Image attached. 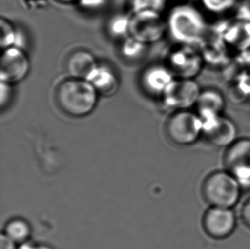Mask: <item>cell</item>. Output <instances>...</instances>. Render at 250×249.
Returning a JSON list of instances; mask_svg holds the SVG:
<instances>
[{"label":"cell","mask_w":250,"mask_h":249,"mask_svg":"<svg viewBox=\"0 0 250 249\" xmlns=\"http://www.w3.org/2000/svg\"><path fill=\"white\" fill-rule=\"evenodd\" d=\"M55 96L62 111L68 116L82 118L94 111L99 94L86 80L68 77L58 84Z\"/></svg>","instance_id":"obj_1"},{"label":"cell","mask_w":250,"mask_h":249,"mask_svg":"<svg viewBox=\"0 0 250 249\" xmlns=\"http://www.w3.org/2000/svg\"><path fill=\"white\" fill-rule=\"evenodd\" d=\"M167 30L179 44L196 46L205 38L207 22L196 7L180 4L172 8L167 20Z\"/></svg>","instance_id":"obj_2"},{"label":"cell","mask_w":250,"mask_h":249,"mask_svg":"<svg viewBox=\"0 0 250 249\" xmlns=\"http://www.w3.org/2000/svg\"><path fill=\"white\" fill-rule=\"evenodd\" d=\"M242 186L227 171L212 173L203 184V194L212 207L232 208L240 200Z\"/></svg>","instance_id":"obj_3"},{"label":"cell","mask_w":250,"mask_h":249,"mask_svg":"<svg viewBox=\"0 0 250 249\" xmlns=\"http://www.w3.org/2000/svg\"><path fill=\"white\" fill-rule=\"evenodd\" d=\"M203 122L197 113L178 110L172 114L166 124V134L174 145L188 146L195 144L203 135Z\"/></svg>","instance_id":"obj_4"},{"label":"cell","mask_w":250,"mask_h":249,"mask_svg":"<svg viewBox=\"0 0 250 249\" xmlns=\"http://www.w3.org/2000/svg\"><path fill=\"white\" fill-rule=\"evenodd\" d=\"M202 55L195 46L179 44L172 49L167 58V67L175 79L195 80L203 68Z\"/></svg>","instance_id":"obj_5"},{"label":"cell","mask_w":250,"mask_h":249,"mask_svg":"<svg viewBox=\"0 0 250 249\" xmlns=\"http://www.w3.org/2000/svg\"><path fill=\"white\" fill-rule=\"evenodd\" d=\"M167 30V21L161 13L140 11L131 15L130 36L144 44L149 45L161 41Z\"/></svg>","instance_id":"obj_6"},{"label":"cell","mask_w":250,"mask_h":249,"mask_svg":"<svg viewBox=\"0 0 250 249\" xmlns=\"http://www.w3.org/2000/svg\"><path fill=\"white\" fill-rule=\"evenodd\" d=\"M202 90L195 80L174 79L163 93L166 107L178 110H187L196 106Z\"/></svg>","instance_id":"obj_7"},{"label":"cell","mask_w":250,"mask_h":249,"mask_svg":"<svg viewBox=\"0 0 250 249\" xmlns=\"http://www.w3.org/2000/svg\"><path fill=\"white\" fill-rule=\"evenodd\" d=\"M30 68V60L22 48L12 46L2 51L0 81L11 84L20 83L27 78Z\"/></svg>","instance_id":"obj_8"},{"label":"cell","mask_w":250,"mask_h":249,"mask_svg":"<svg viewBox=\"0 0 250 249\" xmlns=\"http://www.w3.org/2000/svg\"><path fill=\"white\" fill-rule=\"evenodd\" d=\"M227 172L237 179L242 188L250 187V139L242 138L230 145L225 157Z\"/></svg>","instance_id":"obj_9"},{"label":"cell","mask_w":250,"mask_h":249,"mask_svg":"<svg viewBox=\"0 0 250 249\" xmlns=\"http://www.w3.org/2000/svg\"><path fill=\"white\" fill-rule=\"evenodd\" d=\"M203 122V135L211 145L219 148H229L237 141V128L230 119L223 115Z\"/></svg>","instance_id":"obj_10"},{"label":"cell","mask_w":250,"mask_h":249,"mask_svg":"<svg viewBox=\"0 0 250 249\" xmlns=\"http://www.w3.org/2000/svg\"><path fill=\"white\" fill-rule=\"evenodd\" d=\"M203 227L214 239H225L230 236L237 226V217L231 208L212 207L203 217Z\"/></svg>","instance_id":"obj_11"},{"label":"cell","mask_w":250,"mask_h":249,"mask_svg":"<svg viewBox=\"0 0 250 249\" xmlns=\"http://www.w3.org/2000/svg\"><path fill=\"white\" fill-rule=\"evenodd\" d=\"M174 79L166 65H153L143 72L140 83L149 94L163 96Z\"/></svg>","instance_id":"obj_12"},{"label":"cell","mask_w":250,"mask_h":249,"mask_svg":"<svg viewBox=\"0 0 250 249\" xmlns=\"http://www.w3.org/2000/svg\"><path fill=\"white\" fill-rule=\"evenodd\" d=\"M196 113L202 121L223 115L226 107V98L219 90L208 88L201 91L196 103Z\"/></svg>","instance_id":"obj_13"},{"label":"cell","mask_w":250,"mask_h":249,"mask_svg":"<svg viewBox=\"0 0 250 249\" xmlns=\"http://www.w3.org/2000/svg\"><path fill=\"white\" fill-rule=\"evenodd\" d=\"M99 64L91 51L77 50L68 56L66 68L68 77L87 80Z\"/></svg>","instance_id":"obj_14"},{"label":"cell","mask_w":250,"mask_h":249,"mask_svg":"<svg viewBox=\"0 0 250 249\" xmlns=\"http://www.w3.org/2000/svg\"><path fill=\"white\" fill-rule=\"evenodd\" d=\"M86 81L92 84L98 94L104 97L114 96L120 87L117 74L108 66L98 65Z\"/></svg>","instance_id":"obj_15"},{"label":"cell","mask_w":250,"mask_h":249,"mask_svg":"<svg viewBox=\"0 0 250 249\" xmlns=\"http://www.w3.org/2000/svg\"><path fill=\"white\" fill-rule=\"evenodd\" d=\"M4 235L17 244L25 243L31 235L30 226L23 219H12L7 223L4 228Z\"/></svg>","instance_id":"obj_16"},{"label":"cell","mask_w":250,"mask_h":249,"mask_svg":"<svg viewBox=\"0 0 250 249\" xmlns=\"http://www.w3.org/2000/svg\"><path fill=\"white\" fill-rule=\"evenodd\" d=\"M131 16L121 14L112 17L108 23V31L113 37L125 39L130 36Z\"/></svg>","instance_id":"obj_17"},{"label":"cell","mask_w":250,"mask_h":249,"mask_svg":"<svg viewBox=\"0 0 250 249\" xmlns=\"http://www.w3.org/2000/svg\"><path fill=\"white\" fill-rule=\"evenodd\" d=\"M148 44L137 41L134 38L128 36L123 40L121 46V53L123 58L128 60H136L146 53Z\"/></svg>","instance_id":"obj_18"},{"label":"cell","mask_w":250,"mask_h":249,"mask_svg":"<svg viewBox=\"0 0 250 249\" xmlns=\"http://www.w3.org/2000/svg\"><path fill=\"white\" fill-rule=\"evenodd\" d=\"M0 29H1L0 46L2 51L7 48L17 46L18 32L13 23L5 17H2L0 21Z\"/></svg>","instance_id":"obj_19"},{"label":"cell","mask_w":250,"mask_h":249,"mask_svg":"<svg viewBox=\"0 0 250 249\" xmlns=\"http://www.w3.org/2000/svg\"><path fill=\"white\" fill-rule=\"evenodd\" d=\"M166 5V0H131L132 13L154 11L161 13Z\"/></svg>","instance_id":"obj_20"},{"label":"cell","mask_w":250,"mask_h":249,"mask_svg":"<svg viewBox=\"0 0 250 249\" xmlns=\"http://www.w3.org/2000/svg\"><path fill=\"white\" fill-rule=\"evenodd\" d=\"M237 0H201L203 7L212 13H225L230 10Z\"/></svg>","instance_id":"obj_21"},{"label":"cell","mask_w":250,"mask_h":249,"mask_svg":"<svg viewBox=\"0 0 250 249\" xmlns=\"http://www.w3.org/2000/svg\"><path fill=\"white\" fill-rule=\"evenodd\" d=\"M12 85L3 81H0V105L1 108H5L9 104L12 97Z\"/></svg>","instance_id":"obj_22"},{"label":"cell","mask_w":250,"mask_h":249,"mask_svg":"<svg viewBox=\"0 0 250 249\" xmlns=\"http://www.w3.org/2000/svg\"><path fill=\"white\" fill-rule=\"evenodd\" d=\"M107 0H78L77 3L84 9H90L95 10L101 8Z\"/></svg>","instance_id":"obj_23"},{"label":"cell","mask_w":250,"mask_h":249,"mask_svg":"<svg viewBox=\"0 0 250 249\" xmlns=\"http://www.w3.org/2000/svg\"><path fill=\"white\" fill-rule=\"evenodd\" d=\"M241 216H242V219L244 220V224L250 228V198L243 206Z\"/></svg>","instance_id":"obj_24"},{"label":"cell","mask_w":250,"mask_h":249,"mask_svg":"<svg viewBox=\"0 0 250 249\" xmlns=\"http://www.w3.org/2000/svg\"><path fill=\"white\" fill-rule=\"evenodd\" d=\"M0 249H17V243L3 234L0 237Z\"/></svg>","instance_id":"obj_25"},{"label":"cell","mask_w":250,"mask_h":249,"mask_svg":"<svg viewBox=\"0 0 250 249\" xmlns=\"http://www.w3.org/2000/svg\"><path fill=\"white\" fill-rule=\"evenodd\" d=\"M21 249H53L51 247L46 246V245H37V246H24Z\"/></svg>","instance_id":"obj_26"},{"label":"cell","mask_w":250,"mask_h":249,"mask_svg":"<svg viewBox=\"0 0 250 249\" xmlns=\"http://www.w3.org/2000/svg\"><path fill=\"white\" fill-rule=\"evenodd\" d=\"M55 1L62 4H72V3H77L78 0H55Z\"/></svg>","instance_id":"obj_27"},{"label":"cell","mask_w":250,"mask_h":249,"mask_svg":"<svg viewBox=\"0 0 250 249\" xmlns=\"http://www.w3.org/2000/svg\"><path fill=\"white\" fill-rule=\"evenodd\" d=\"M247 62L248 66H249V67L250 68V51H249V55H248Z\"/></svg>","instance_id":"obj_28"}]
</instances>
